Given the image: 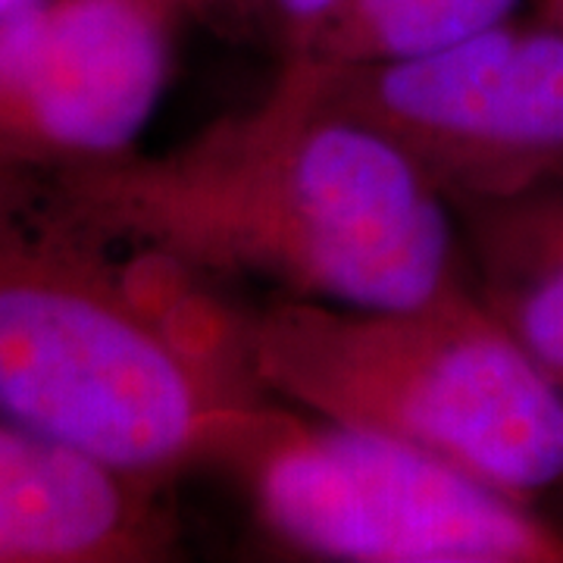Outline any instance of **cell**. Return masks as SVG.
I'll return each mask as SVG.
<instances>
[{
	"instance_id": "8",
	"label": "cell",
	"mask_w": 563,
	"mask_h": 563,
	"mask_svg": "<svg viewBox=\"0 0 563 563\" xmlns=\"http://www.w3.org/2000/svg\"><path fill=\"white\" fill-rule=\"evenodd\" d=\"M461 210L476 295L563 385V179Z\"/></svg>"
},
{
	"instance_id": "11",
	"label": "cell",
	"mask_w": 563,
	"mask_h": 563,
	"mask_svg": "<svg viewBox=\"0 0 563 563\" xmlns=\"http://www.w3.org/2000/svg\"><path fill=\"white\" fill-rule=\"evenodd\" d=\"M539 20L551 22V25L563 29V0H542V7H539Z\"/></svg>"
},
{
	"instance_id": "3",
	"label": "cell",
	"mask_w": 563,
	"mask_h": 563,
	"mask_svg": "<svg viewBox=\"0 0 563 563\" xmlns=\"http://www.w3.org/2000/svg\"><path fill=\"white\" fill-rule=\"evenodd\" d=\"M254 379L322 420L442 457L529 501L563 483V385L473 282L407 307L279 295L244 317Z\"/></svg>"
},
{
	"instance_id": "6",
	"label": "cell",
	"mask_w": 563,
	"mask_h": 563,
	"mask_svg": "<svg viewBox=\"0 0 563 563\" xmlns=\"http://www.w3.org/2000/svg\"><path fill=\"white\" fill-rule=\"evenodd\" d=\"M198 0H32L0 20V166L63 173L139 147Z\"/></svg>"
},
{
	"instance_id": "4",
	"label": "cell",
	"mask_w": 563,
	"mask_h": 563,
	"mask_svg": "<svg viewBox=\"0 0 563 563\" xmlns=\"http://www.w3.org/2000/svg\"><path fill=\"white\" fill-rule=\"evenodd\" d=\"M257 523L307 558L347 563H563V529L442 457L273 404L220 457Z\"/></svg>"
},
{
	"instance_id": "1",
	"label": "cell",
	"mask_w": 563,
	"mask_h": 563,
	"mask_svg": "<svg viewBox=\"0 0 563 563\" xmlns=\"http://www.w3.org/2000/svg\"><path fill=\"white\" fill-rule=\"evenodd\" d=\"M81 220L203 279L347 307H407L466 285L451 203L373 125L279 63L261 101L161 154L47 173Z\"/></svg>"
},
{
	"instance_id": "5",
	"label": "cell",
	"mask_w": 563,
	"mask_h": 563,
	"mask_svg": "<svg viewBox=\"0 0 563 563\" xmlns=\"http://www.w3.org/2000/svg\"><path fill=\"white\" fill-rule=\"evenodd\" d=\"M310 66L322 95L391 141L451 207L563 179V29L551 22H504L413 60Z\"/></svg>"
},
{
	"instance_id": "2",
	"label": "cell",
	"mask_w": 563,
	"mask_h": 563,
	"mask_svg": "<svg viewBox=\"0 0 563 563\" xmlns=\"http://www.w3.org/2000/svg\"><path fill=\"white\" fill-rule=\"evenodd\" d=\"M266 398L144 317L120 244L47 173L0 166V417L166 485L220 463Z\"/></svg>"
},
{
	"instance_id": "12",
	"label": "cell",
	"mask_w": 563,
	"mask_h": 563,
	"mask_svg": "<svg viewBox=\"0 0 563 563\" xmlns=\"http://www.w3.org/2000/svg\"><path fill=\"white\" fill-rule=\"evenodd\" d=\"M25 3H32V0H0V20H7L10 13H16V10H22Z\"/></svg>"
},
{
	"instance_id": "7",
	"label": "cell",
	"mask_w": 563,
	"mask_h": 563,
	"mask_svg": "<svg viewBox=\"0 0 563 563\" xmlns=\"http://www.w3.org/2000/svg\"><path fill=\"white\" fill-rule=\"evenodd\" d=\"M161 483L0 417V563H154L179 554Z\"/></svg>"
},
{
	"instance_id": "9",
	"label": "cell",
	"mask_w": 563,
	"mask_h": 563,
	"mask_svg": "<svg viewBox=\"0 0 563 563\" xmlns=\"http://www.w3.org/2000/svg\"><path fill=\"white\" fill-rule=\"evenodd\" d=\"M517 3L520 0H342L298 57L322 66L413 60L498 29Z\"/></svg>"
},
{
	"instance_id": "10",
	"label": "cell",
	"mask_w": 563,
	"mask_h": 563,
	"mask_svg": "<svg viewBox=\"0 0 563 563\" xmlns=\"http://www.w3.org/2000/svg\"><path fill=\"white\" fill-rule=\"evenodd\" d=\"M339 3L342 0H198L195 22L225 41L269 51L282 63L301 54Z\"/></svg>"
}]
</instances>
